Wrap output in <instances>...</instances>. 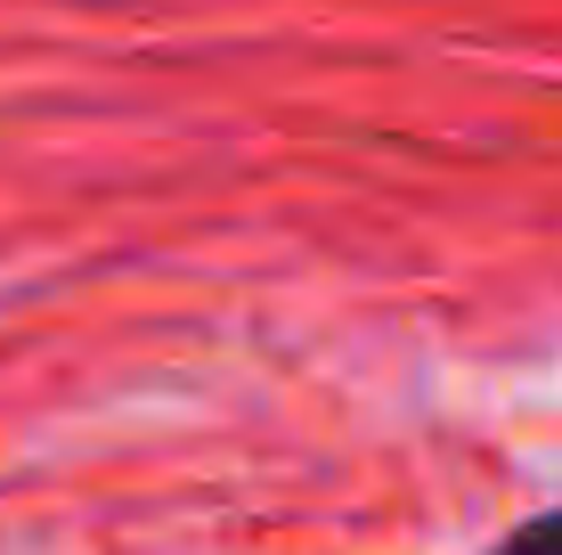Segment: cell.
I'll return each mask as SVG.
<instances>
[{"instance_id":"6da1fadb","label":"cell","mask_w":562,"mask_h":555,"mask_svg":"<svg viewBox=\"0 0 562 555\" xmlns=\"http://www.w3.org/2000/svg\"><path fill=\"white\" fill-rule=\"evenodd\" d=\"M490 555H562V507L538 514V523H521V531H506Z\"/></svg>"}]
</instances>
